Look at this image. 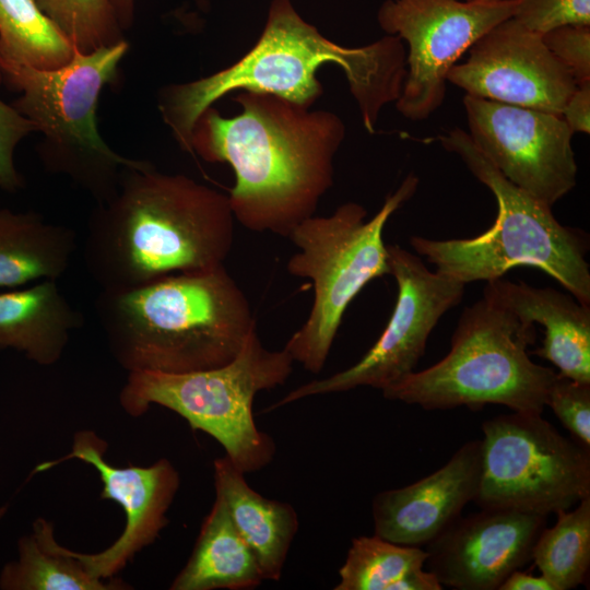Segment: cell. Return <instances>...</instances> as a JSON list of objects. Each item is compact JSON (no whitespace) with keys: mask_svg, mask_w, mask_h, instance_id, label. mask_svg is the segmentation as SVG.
Returning <instances> with one entry per match:
<instances>
[{"mask_svg":"<svg viewBox=\"0 0 590 590\" xmlns=\"http://www.w3.org/2000/svg\"><path fill=\"white\" fill-rule=\"evenodd\" d=\"M464 1H475V0H464Z\"/></svg>","mask_w":590,"mask_h":590,"instance_id":"obj_37","label":"cell"},{"mask_svg":"<svg viewBox=\"0 0 590 590\" xmlns=\"http://www.w3.org/2000/svg\"><path fill=\"white\" fill-rule=\"evenodd\" d=\"M426 550L401 545L374 534L352 540L334 590H441L424 569Z\"/></svg>","mask_w":590,"mask_h":590,"instance_id":"obj_24","label":"cell"},{"mask_svg":"<svg viewBox=\"0 0 590 590\" xmlns=\"http://www.w3.org/2000/svg\"><path fill=\"white\" fill-rule=\"evenodd\" d=\"M468 51L447 75L465 95L560 116L577 85L542 35L514 17L494 26Z\"/></svg>","mask_w":590,"mask_h":590,"instance_id":"obj_15","label":"cell"},{"mask_svg":"<svg viewBox=\"0 0 590 590\" xmlns=\"http://www.w3.org/2000/svg\"><path fill=\"white\" fill-rule=\"evenodd\" d=\"M107 444L92 430H79L71 450L55 460L35 467L33 474L45 472L66 461L76 459L93 467L102 483V499L116 502L123 510L122 532L107 548L81 553L69 548L90 575L110 579L134 556L158 538L167 526V511L180 486L179 472L162 458L148 467H116L105 459Z\"/></svg>","mask_w":590,"mask_h":590,"instance_id":"obj_14","label":"cell"},{"mask_svg":"<svg viewBox=\"0 0 590 590\" xmlns=\"http://www.w3.org/2000/svg\"><path fill=\"white\" fill-rule=\"evenodd\" d=\"M35 125L12 105L0 99V188L15 192L23 187V179L14 165V151Z\"/></svg>","mask_w":590,"mask_h":590,"instance_id":"obj_31","label":"cell"},{"mask_svg":"<svg viewBox=\"0 0 590 590\" xmlns=\"http://www.w3.org/2000/svg\"><path fill=\"white\" fill-rule=\"evenodd\" d=\"M474 502L485 509L548 516L590 497V449L542 414L511 412L482 424Z\"/></svg>","mask_w":590,"mask_h":590,"instance_id":"obj_10","label":"cell"},{"mask_svg":"<svg viewBox=\"0 0 590 590\" xmlns=\"http://www.w3.org/2000/svg\"><path fill=\"white\" fill-rule=\"evenodd\" d=\"M293 363L284 349L268 350L255 329L223 366L184 374L129 371L119 403L131 416L144 414L152 404L164 406L214 438L241 472H257L271 463L276 447L255 423L253 399L284 385Z\"/></svg>","mask_w":590,"mask_h":590,"instance_id":"obj_9","label":"cell"},{"mask_svg":"<svg viewBox=\"0 0 590 590\" xmlns=\"http://www.w3.org/2000/svg\"><path fill=\"white\" fill-rule=\"evenodd\" d=\"M2 80H3V76H2V72L0 70V83L2 82Z\"/></svg>","mask_w":590,"mask_h":590,"instance_id":"obj_36","label":"cell"},{"mask_svg":"<svg viewBox=\"0 0 590 590\" xmlns=\"http://www.w3.org/2000/svg\"><path fill=\"white\" fill-rule=\"evenodd\" d=\"M341 68L364 128L374 133L382 108L399 98L406 75V48L396 35L362 47H345L306 22L291 0H271L257 43L233 64L208 76L169 84L158 94V110L180 149L200 115L221 97L238 91L273 94L312 107L323 94L318 70Z\"/></svg>","mask_w":590,"mask_h":590,"instance_id":"obj_2","label":"cell"},{"mask_svg":"<svg viewBox=\"0 0 590 590\" xmlns=\"http://www.w3.org/2000/svg\"><path fill=\"white\" fill-rule=\"evenodd\" d=\"M560 117L574 133H590V81L577 83Z\"/></svg>","mask_w":590,"mask_h":590,"instance_id":"obj_32","label":"cell"},{"mask_svg":"<svg viewBox=\"0 0 590 590\" xmlns=\"http://www.w3.org/2000/svg\"><path fill=\"white\" fill-rule=\"evenodd\" d=\"M546 406H550L573 438L590 449V384L557 377L551 385Z\"/></svg>","mask_w":590,"mask_h":590,"instance_id":"obj_28","label":"cell"},{"mask_svg":"<svg viewBox=\"0 0 590 590\" xmlns=\"http://www.w3.org/2000/svg\"><path fill=\"white\" fill-rule=\"evenodd\" d=\"M418 182L414 174L408 175L369 220L362 204L346 202L331 215L309 216L288 235L297 251L286 270L312 282L314 300L306 321L283 349L306 370H322L350 303L370 281L390 274L384 229Z\"/></svg>","mask_w":590,"mask_h":590,"instance_id":"obj_8","label":"cell"},{"mask_svg":"<svg viewBox=\"0 0 590 590\" xmlns=\"http://www.w3.org/2000/svg\"><path fill=\"white\" fill-rule=\"evenodd\" d=\"M76 249L75 233L35 212L0 209V287L58 280Z\"/></svg>","mask_w":590,"mask_h":590,"instance_id":"obj_21","label":"cell"},{"mask_svg":"<svg viewBox=\"0 0 590 590\" xmlns=\"http://www.w3.org/2000/svg\"><path fill=\"white\" fill-rule=\"evenodd\" d=\"M557 520L540 533L532 551L542 576L554 590L585 583L590 567V497L556 514Z\"/></svg>","mask_w":590,"mask_h":590,"instance_id":"obj_26","label":"cell"},{"mask_svg":"<svg viewBox=\"0 0 590 590\" xmlns=\"http://www.w3.org/2000/svg\"><path fill=\"white\" fill-rule=\"evenodd\" d=\"M483 294L519 318L543 327L542 345L532 354L551 362L560 376L590 384V306L552 287L503 278L487 282Z\"/></svg>","mask_w":590,"mask_h":590,"instance_id":"obj_18","label":"cell"},{"mask_svg":"<svg viewBox=\"0 0 590 590\" xmlns=\"http://www.w3.org/2000/svg\"><path fill=\"white\" fill-rule=\"evenodd\" d=\"M213 469L215 494L251 550L263 580L279 581L298 531L297 512L288 503L267 498L251 488L245 473L227 456L214 460Z\"/></svg>","mask_w":590,"mask_h":590,"instance_id":"obj_19","label":"cell"},{"mask_svg":"<svg viewBox=\"0 0 590 590\" xmlns=\"http://www.w3.org/2000/svg\"><path fill=\"white\" fill-rule=\"evenodd\" d=\"M498 590H554V588L544 576H534L517 569L507 577Z\"/></svg>","mask_w":590,"mask_h":590,"instance_id":"obj_33","label":"cell"},{"mask_svg":"<svg viewBox=\"0 0 590 590\" xmlns=\"http://www.w3.org/2000/svg\"><path fill=\"white\" fill-rule=\"evenodd\" d=\"M36 1L80 52L125 40L110 0Z\"/></svg>","mask_w":590,"mask_h":590,"instance_id":"obj_27","label":"cell"},{"mask_svg":"<svg viewBox=\"0 0 590 590\" xmlns=\"http://www.w3.org/2000/svg\"><path fill=\"white\" fill-rule=\"evenodd\" d=\"M83 322L56 280L0 293V350H14L38 365L57 363Z\"/></svg>","mask_w":590,"mask_h":590,"instance_id":"obj_20","label":"cell"},{"mask_svg":"<svg viewBox=\"0 0 590 590\" xmlns=\"http://www.w3.org/2000/svg\"><path fill=\"white\" fill-rule=\"evenodd\" d=\"M547 516L485 509L459 516L426 545L428 570L444 587L498 590L532 558Z\"/></svg>","mask_w":590,"mask_h":590,"instance_id":"obj_16","label":"cell"},{"mask_svg":"<svg viewBox=\"0 0 590 590\" xmlns=\"http://www.w3.org/2000/svg\"><path fill=\"white\" fill-rule=\"evenodd\" d=\"M263 581L257 560L241 539L223 499L215 494L192 553L172 590H251Z\"/></svg>","mask_w":590,"mask_h":590,"instance_id":"obj_22","label":"cell"},{"mask_svg":"<svg viewBox=\"0 0 590 590\" xmlns=\"http://www.w3.org/2000/svg\"><path fill=\"white\" fill-rule=\"evenodd\" d=\"M110 2L121 30H128L133 23L135 0H110ZM197 2L201 7L206 5V0H197Z\"/></svg>","mask_w":590,"mask_h":590,"instance_id":"obj_34","label":"cell"},{"mask_svg":"<svg viewBox=\"0 0 590 590\" xmlns=\"http://www.w3.org/2000/svg\"><path fill=\"white\" fill-rule=\"evenodd\" d=\"M233 99L241 109L235 116L224 117L213 106L200 115L191 153L232 167L235 184L228 198L238 223L288 237L315 215L333 185L344 122L330 110L273 94L238 91Z\"/></svg>","mask_w":590,"mask_h":590,"instance_id":"obj_1","label":"cell"},{"mask_svg":"<svg viewBox=\"0 0 590 590\" xmlns=\"http://www.w3.org/2000/svg\"><path fill=\"white\" fill-rule=\"evenodd\" d=\"M128 49L122 40L92 52L76 50L68 64L51 70L0 61L3 79L21 92L12 106L44 135L43 165L67 176L97 204L116 193L125 168L142 162L115 152L96 125L99 95L116 80Z\"/></svg>","mask_w":590,"mask_h":590,"instance_id":"obj_7","label":"cell"},{"mask_svg":"<svg viewBox=\"0 0 590 590\" xmlns=\"http://www.w3.org/2000/svg\"><path fill=\"white\" fill-rule=\"evenodd\" d=\"M535 339L534 323L483 294L462 311L448 354L381 390L382 396L428 411L499 404L542 414L557 373L530 358Z\"/></svg>","mask_w":590,"mask_h":590,"instance_id":"obj_6","label":"cell"},{"mask_svg":"<svg viewBox=\"0 0 590 590\" xmlns=\"http://www.w3.org/2000/svg\"><path fill=\"white\" fill-rule=\"evenodd\" d=\"M552 55L577 83L590 81V25H567L542 35Z\"/></svg>","mask_w":590,"mask_h":590,"instance_id":"obj_30","label":"cell"},{"mask_svg":"<svg viewBox=\"0 0 590 590\" xmlns=\"http://www.w3.org/2000/svg\"><path fill=\"white\" fill-rule=\"evenodd\" d=\"M8 510H9V505L8 504H4V505L0 506V521L4 518Z\"/></svg>","mask_w":590,"mask_h":590,"instance_id":"obj_35","label":"cell"},{"mask_svg":"<svg viewBox=\"0 0 590 590\" xmlns=\"http://www.w3.org/2000/svg\"><path fill=\"white\" fill-rule=\"evenodd\" d=\"M127 583L98 579L87 573L68 547L59 544L45 518L17 541V556L0 571L1 590H126Z\"/></svg>","mask_w":590,"mask_h":590,"instance_id":"obj_23","label":"cell"},{"mask_svg":"<svg viewBox=\"0 0 590 590\" xmlns=\"http://www.w3.org/2000/svg\"><path fill=\"white\" fill-rule=\"evenodd\" d=\"M494 194L497 215L486 232L464 239L412 236L410 245L436 271L464 284L493 281L519 266L547 273L578 302L590 306L589 239L560 224L552 206L509 181L460 128L438 137Z\"/></svg>","mask_w":590,"mask_h":590,"instance_id":"obj_5","label":"cell"},{"mask_svg":"<svg viewBox=\"0 0 590 590\" xmlns=\"http://www.w3.org/2000/svg\"><path fill=\"white\" fill-rule=\"evenodd\" d=\"M229 198L142 160L93 211L84 244L87 272L102 290H127L224 266L235 234Z\"/></svg>","mask_w":590,"mask_h":590,"instance_id":"obj_3","label":"cell"},{"mask_svg":"<svg viewBox=\"0 0 590 590\" xmlns=\"http://www.w3.org/2000/svg\"><path fill=\"white\" fill-rule=\"evenodd\" d=\"M96 310L111 355L128 373L223 366L256 329L250 303L225 266L102 290Z\"/></svg>","mask_w":590,"mask_h":590,"instance_id":"obj_4","label":"cell"},{"mask_svg":"<svg viewBox=\"0 0 590 590\" xmlns=\"http://www.w3.org/2000/svg\"><path fill=\"white\" fill-rule=\"evenodd\" d=\"M518 0H386L379 26L408 45L406 75L398 111L421 121L444 103L447 75L462 55L497 24L511 19Z\"/></svg>","mask_w":590,"mask_h":590,"instance_id":"obj_12","label":"cell"},{"mask_svg":"<svg viewBox=\"0 0 590 590\" xmlns=\"http://www.w3.org/2000/svg\"><path fill=\"white\" fill-rule=\"evenodd\" d=\"M390 275L397 282V300L376 343L351 367L303 384L268 411L300 399L349 391L358 387L384 390L411 373L423 357L439 319L464 296L465 285L438 271L398 245H387Z\"/></svg>","mask_w":590,"mask_h":590,"instance_id":"obj_11","label":"cell"},{"mask_svg":"<svg viewBox=\"0 0 590 590\" xmlns=\"http://www.w3.org/2000/svg\"><path fill=\"white\" fill-rule=\"evenodd\" d=\"M469 135L512 184L553 206L577 184L574 132L559 115L464 95Z\"/></svg>","mask_w":590,"mask_h":590,"instance_id":"obj_13","label":"cell"},{"mask_svg":"<svg viewBox=\"0 0 590 590\" xmlns=\"http://www.w3.org/2000/svg\"><path fill=\"white\" fill-rule=\"evenodd\" d=\"M481 475V439L462 445L441 468L371 503L374 534L409 546H426L474 502Z\"/></svg>","mask_w":590,"mask_h":590,"instance_id":"obj_17","label":"cell"},{"mask_svg":"<svg viewBox=\"0 0 590 590\" xmlns=\"http://www.w3.org/2000/svg\"><path fill=\"white\" fill-rule=\"evenodd\" d=\"M75 51L36 0H0V61L51 70L68 64Z\"/></svg>","mask_w":590,"mask_h":590,"instance_id":"obj_25","label":"cell"},{"mask_svg":"<svg viewBox=\"0 0 590 590\" xmlns=\"http://www.w3.org/2000/svg\"><path fill=\"white\" fill-rule=\"evenodd\" d=\"M512 17L540 35L567 25H590V0H518Z\"/></svg>","mask_w":590,"mask_h":590,"instance_id":"obj_29","label":"cell"}]
</instances>
